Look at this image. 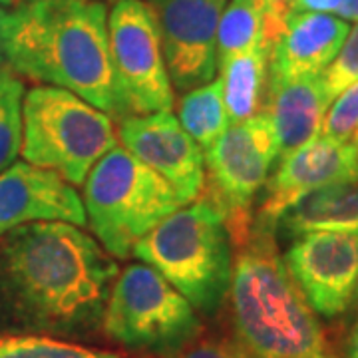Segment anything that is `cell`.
Instances as JSON below:
<instances>
[{
  "label": "cell",
  "instance_id": "8fae6325",
  "mask_svg": "<svg viewBox=\"0 0 358 358\" xmlns=\"http://www.w3.org/2000/svg\"><path fill=\"white\" fill-rule=\"evenodd\" d=\"M282 261L317 315L336 319L348 310L358 285V231L301 235Z\"/></svg>",
  "mask_w": 358,
  "mask_h": 358
},
{
  "label": "cell",
  "instance_id": "d6986e66",
  "mask_svg": "<svg viewBox=\"0 0 358 358\" xmlns=\"http://www.w3.org/2000/svg\"><path fill=\"white\" fill-rule=\"evenodd\" d=\"M179 124L207 152L229 128V115L223 102L221 80L213 78L199 88L185 92L179 100Z\"/></svg>",
  "mask_w": 358,
  "mask_h": 358
},
{
  "label": "cell",
  "instance_id": "ffe728a7",
  "mask_svg": "<svg viewBox=\"0 0 358 358\" xmlns=\"http://www.w3.org/2000/svg\"><path fill=\"white\" fill-rule=\"evenodd\" d=\"M259 44H267L263 0H229L217 28V70Z\"/></svg>",
  "mask_w": 358,
  "mask_h": 358
},
{
  "label": "cell",
  "instance_id": "6da1fadb",
  "mask_svg": "<svg viewBox=\"0 0 358 358\" xmlns=\"http://www.w3.org/2000/svg\"><path fill=\"white\" fill-rule=\"evenodd\" d=\"M117 273L114 257L66 221H34L0 237V303L36 333L98 331Z\"/></svg>",
  "mask_w": 358,
  "mask_h": 358
},
{
  "label": "cell",
  "instance_id": "277c9868",
  "mask_svg": "<svg viewBox=\"0 0 358 358\" xmlns=\"http://www.w3.org/2000/svg\"><path fill=\"white\" fill-rule=\"evenodd\" d=\"M197 313L215 315L229 294L235 243L227 219L209 197L179 207L134 245Z\"/></svg>",
  "mask_w": 358,
  "mask_h": 358
},
{
  "label": "cell",
  "instance_id": "8992f818",
  "mask_svg": "<svg viewBox=\"0 0 358 358\" xmlns=\"http://www.w3.org/2000/svg\"><path fill=\"white\" fill-rule=\"evenodd\" d=\"M115 141L112 115L74 92L38 86L24 94L20 154L28 164L54 169L68 183L82 185Z\"/></svg>",
  "mask_w": 358,
  "mask_h": 358
},
{
  "label": "cell",
  "instance_id": "1f68e13d",
  "mask_svg": "<svg viewBox=\"0 0 358 358\" xmlns=\"http://www.w3.org/2000/svg\"><path fill=\"white\" fill-rule=\"evenodd\" d=\"M0 4H14V0H0Z\"/></svg>",
  "mask_w": 358,
  "mask_h": 358
},
{
  "label": "cell",
  "instance_id": "2e32d148",
  "mask_svg": "<svg viewBox=\"0 0 358 358\" xmlns=\"http://www.w3.org/2000/svg\"><path fill=\"white\" fill-rule=\"evenodd\" d=\"M331 106L320 76L267 84L263 112L268 115L279 141V159L320 136Z\"/></svg>",
  "mask_w": 358,
  "mask_h": 358
},
{
  "label": "cell",
  "instance_id": "4dcf8cb0",
  "mask_svg": "<svg viewBox=\"0 0 358 358\" xmlns=\"http://www.w3.org/2000/svg\"><path fill=\"white\" fill-rule=\"evenodd\" d=\"M352 141H355V143L358 145V126L355 128V131H352Z\"/></svg>",
  "mask_w": 358,
  "mask_h": 358
},
{
  "label": "cell",
  "instance_id": "7402d4cb",
  "mask_svg": "<svg viewBox=\"0 0 358 358\" xmlns=\"http://www.w3.org/2000/svg\"><path fill=\"white\" fill-rule=\"evenodd\" d=\"M24 86L10 72H0V173L13 166L22 143Z\"/></svg>",
  "mask_w": 358,
  "mask_h": 358
},
{
  "label": "cell",
  "instance_id": "5bb4252c",
  "mask_svg": "<svg viewBox=\"0 0 358 358\" xmlns=\"http://www.w3.org/2000/svg\"><path fill=\"white\" fill-rule=\"evenodd\" d=\"M34 221H66L86 227L84 201L58 171L14 162L0 173V237Z\"/></svg>",
  "mask_w": 358,
  "mask_h": 358
},
{
  "label": "cell",
  "instance_id": "9c48e42d",
  "mask_svg": "<svg viewBox=\"0 0 358 358\" xmlns=\"http://www.w3.org/2000/svg\"><path fill=\"white\" fill-rule=\"evenodd\" d=\"M108 44L120 120L171 110L176 94L157 22L145 0H115L108 13Z\"/></svg>",
  "mask_w": 358,
  "mask_h": 358
},
{
  "label": "cell",
  "instance_id": "cb8c5ba5",
  "mask_svg": "<svg viewBox=\"0 0 358 358\" xmlns=\"http://www.w3.org/2000/svg\"><path fill=\"white\" fill-rule=\"evenodd\" d=\"M327 110L320 136L333 141H348L358 126V80L348 84Z\"/></svg>",
  "mask_w": 358,
  "mask_h": 358
},
{
  "label": "cell",
  "instance_id": "f1b7e54d",
  "mask_svg": "<svg viewBox=\"0 0 358 358\" xmlns=\"http://www.w3.org/2000/svg\"><path fill=\"white\" fill-rule=\"evenodd\" d=\"M341 358H358V322L352 327V331L346 336L343 357Z\"/></svg>",
  "mask_w": 358,
  "mask_h": 358
},
{
  "label": "cell",
  "instance_id": "e0dca14e",
  "mask_svg": "<svg viewBox=\"0 0 358 358\" xmlns=\"http://www.w3.org/2000/svg\"><path fill=\"white\" fill-rule=\"evenodd\" d=\"M315 231H358V181H336L303 195L282 211L275 235L301 237Z\"/></svg>",
  "mask_w": 358,
  "mask_h": 358
},
{
  "label": "cell",
  "instance_id": "7a4b0ae2",
  "mask_svg": "<svg viewBox=\"0 0 358 358\" xmlns=\"http://www.w3.org/2000/svg\"><path fill=\"white\" fill-rule=\"evenodd\" d=\"M4 58L16 74L70 90L120 117L103 2L24 0L6 16Z\"/></svg>",
  "mask_w": 358,
  "mask_h": 358
},
{
  "label": "cell",
  "instance_id": "836d02e7",
  "mask_svg": "<svg viewBox=\"0 0 358 358\" xmlns=\"http://www.w3.org/2000/svg\"><path fill=\"white\" fill-rule=\"evenodd\" d=\"M357 291H358V285H357Z\"/></svg>",
  "mask_w": 358,
  "mask_h": 358
},
{
  "label": "cell",
  "instance_id": "7c38bea8",
  "mask_svg": "<svg viewBox=\"0 0 358 358\" xmlns=\"http://www.w3.org/2000/svg\"><path fill=\"white\" fill-rule=\"evenodd\" d=\"M117 138L124 150L171 183L183 203L201 197L205 189L203 150L171 110L122 117Z\"/></svg>",
  "mask_w": 358,
  "mask_h": 358
},
{
  "label": "cell",
  "instance_id": "d6a6232c",
  "mask_svg": "<svg viewBox=\"0 0 358 358\" xmlns=\"http://www.w3.org/2000/svg\"><path fill=\"white\" fill-rule=\"evenodd\" d=\"M124 358H126V357H124ZM138 358H150V357H148V355H140V357H138Z\"/></svg>",
  "mask_w": 358,
  "mask_h": 358
},
{
  "label": "cell",
  "instance_id": "d4e9b609",
  "mask_svg": "<svg viewBox=\"0 0 358 358\" xmlns=\"http://www.w3.org/2000/svg\"><path fill=\"white\" fill-rule=\"evenodd\" d=\"M320 80L331 102L348 84L358 80V24L348 30L336 58L320 74Z\"/></svg>",
  "mask_w": 358,
  "mask_h": 358
},
{
  "label": "cell",
  "instance_id": "4316f807",
  "mask_svg": "<svg viewBox=\"0 0 358 358\" xmlns=\"http://www.w3.org/2000/svg\"><path fill=\"white\" fill-rule=\"evenodd\" d=\"M338 0H294V13H327L333 14Z\"/></svg>",
  "mask_w": 358,
  "mask_h": 358
},
{
  "label": "cell",
  "instance_id": "ac0fdd59",
  "mask_svg": "<svg viewBox=\"0 0 358 358\" xmlns=\"http://www.w3.org/2000/svg\"><path fill=\"white\" fill-rule=\"evenodd\" d=\"M268 52L267 44H259L219 68L229 124L245 122L263 112L268 84Z\"/></svg>",
  "mask_w": 358,
  "mask_h": 358
},
{
  "label": "cell",
  "instance_id": "4fadbf2b",
  "mask_svg": "<svg viewBox=\"0 0 358 358\" xmlns=\"http://www.w3.org/2000/svg\"><path fill=\"white\" fill-rule=\"evenodd\" d=\"M336 181H358V145L317 136L282 155L277 171L263 185L265 195L253 215V225L275 231V223L287 207Z\"/></svg>",
  "mask_w": 358,
  "mask_h": 358
},
{
  "label": "cell",
  "instance_id": "484cf974",
  "mask_svg": "<svg viewBox=\"0 0 358 358\" xmlns=\"http://www.w3.org/2000/svg\"><path fill=\"white\" fill-rule=\"evenodd\" d=\"M294 0H263L265 8V40L273 46L287 26V20L294 14Z\"/></svg>",
  "mask_w": 358,
  "mask_h": 358
},
{
  "label": "cell",
  "instance_id": "3957f363",
  "mask_svg": "<svg viewBox=\"0 0 358 358\" xmlns=\"http://www.w3.org/2000/svg\"><path fill=\"white\" fill-rule=\"evenodd\" d=\"M227 299L233 334L253 358H341L285 265L273 229L251 225L235 249Z\"/></svg>",
  "mask_w": 358,
  "mask_h": 358
},
{
  "label": "cell",
  "instance_id": "ba28073f",
  "mask_svg": "<svg viewBox=\"0 0 358 358\" xmlns=\"http://www.w3.org/2000/svg\"><path fill=\"white\" fill-rule=\"evenodd\" d=\"M203 154L209 167V187L201 195L223 211L237 249L251 233V205L279 159L275 128L268 115L261 112L245 122L229 124Z\"/></svg>",
  "mask_w": 358,
  "mask_h": 358
},
{
  "label": "cell",
  "instance_id": "5b68a950",
  "mask_svg": "<svg viewBox=\"0 0 358 358\" xmlns=\"http://www.w3.org/2000/svg\"><path fill=\"white\" fill-rule=\"evenodd\" d=\"M82 185L90 227L114 259H128L143 235L185 205L171 183L117 145Z\"/></svg>",
  "mask_w": 358,
  "mask_h": 358
},
{
  "label": "cell",
  "instance_id": "f546056e",
  "mask_svg": "<svg viewBox=\"0 0 358 358\" xmlns=\"http://www.w3.org/2000/svg\"><path fill=\"white\" fill-rule=\"evenodd\" d=\"M6 16H8V13H4L0 8V62L4 58V26H6Z\"/></svg>",
  "mask_w": 358,
  "mask_h": 358
},
{
  "label": "cell",
  "instance_id": "44dd1931",
  "mask_svg": "<svg viewBox=\"0 0 358 358\" xmlns=\"http://www.w3.org/2000/svg\"><path fill=\"white\" fill-rule=\"evenodd\" d=\"M0 358H124L120 350L90 348L40 334L0 336Z\"/></svg>",
  "mask_w": 358,
  "mask_h": 358
},
{
  "label": "cell",
  "instance_id": "e575fe53",
  "mask_svg": "<svg viewBox=\"0 0 358 358\" xmlns=\"http://www.w3.org/2000/svg\"><path fill=\"white\" fill-rule=\"evenodd\" d=\"M98 2H102V0H98Z\"/></svg>",
  "mask_w": 358,
  "mask_h": 358
},
{
  "label": "cell",
  "instance_id": "83f0119b",
  "mask_svg": "<svg viewBox=\"0 0 358 358\" xmlns=\"http://www.w3.org/2000/svg\"><path fill=\"white\" fill-rule=\"evenodd\" d=\"M333 14L343 20H358V0H338Z\"/></svg>",
  "mask_w": 358,
  "mask_h": 358
},
{
  "label": "cell",
  "instance_id": "603a6c76",
  "mask_svg": "<svg viewBox=\"0 0 358 358\" xmlns=\"http://www.w3.org/2000/svg\"><path fill=\"white\" fill-rule=\"evenodd\" d=\"M150 358H253L233 333L203 329L192 341L164 357Z\"/></svg>",
  "mask_w": 358,
  "mask_h": 358
},
{
  "label": "cell",
  "instance_id": "52a82bcc",
  "mask_svg": "<svg viewBox=\"0 0 358 358\" xmlns=\"http://www.w3.org/2000/svg\"><path fill=\"white\" fill-rule=\"evenodd\" d=\"M102 331L128 350L164 357L201 333L203 322L192 303L154 267L131 263L115 277Z\"/></svg>",
  "mask_w": 358,
  "mask_h": 358
},
{
  "label": "cell",
  "instance_id": "9a60e30c",
  "mask_svg": "<svg viewBox=\"0 0 358 358\" xmlns=\"http://www.w3.org/2000/svg\"><path fill=\"white\" fill-rule=\"evenodd\" d=\"M350 26L327 13H294L268 52V80L320 76L341 50Z\"/></svg>",
  "mask_w": 358,
  "mask_h": 358
},
{
  "label": "cell",
  "instance_id": "30bf717a",
  "mask_svg": "<svg viewBox=\"0 0 358 358\" xmlns=\"http://www.w3.org/2000/svg\"><path fill=\"white\" fill-rule=\"evenodd\" d=\"M229 0H148L171 86L189 92L217 72V28Z\"/></svg>",
  "mask_w": 358,
  "mask_h": 358
}]
</instances>
